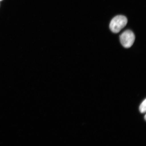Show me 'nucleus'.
<instances>
[{
    "label": "nucleus",
    "instance_id": "nucleus-5",
    "mask_svg": "<svg viewBox=\"0 0 146 146\" xmlns=\"http://www.w3.org/2000/svg\"><path fill=\"white\" fill-rule=\"evenodd\" d=\"M2 1V0H0V1Z\"/></svg>",
    "mask_w": 146,
    "mask_h": 146
},
{
    "label": "nucleus",
    "instance_id": "nucleus-4",
    "mask_svg": "<svg viewBox=\"0 0 146 146\" xmlns=\"http://www.w3.org/2000/svg\"><path fill=\"white\" fill-rule=\"evenodd\" d=\"M145 120H146V115L145 116Z\"/></svg>",
    "mask_w": 146,
    "mask_h": 146
},
{
    "label": "nucleus",
    "instance_id": "nucleus-2",
    "mask_svg": "<svg viewBox=\"0 0 146 146\" xmlns=\"http://www.w3.org/2000/svg\"><path fill=\"white\" fill-rule=\"evenodd\" d=\"M135 35L129 30L125 31L120 36L121 44L125 48H129L132 46L135 40Z\"/></svg>",
    "mask_w": 146,
    "mask_h": 146
},
{
    "label": "nucleus",
    "instance_id": "nucleus-3",
    "mask_svg": "<svg viewBox=\"0 0 146 146\" xmlns=\"http://www.w3.org/2000/svg\"><path fill=\"white\" fill-rule=\"evenodd\" d=\"M146 100H144V101L142 102L141 104L140 105L139 108L140 112L142 113L145 112L146 111Z\"/></svg>",
    "mask_w": 146,
    "mask_h": 146
},
{
    "label": "nucleus",
    "instance_id": "nucleus-1",
    "mask_svg": "<svg viewBox=\"0 0 146 146\" xmlns=\"http://www.w3.org/2000/svg\"><path fill=\"white\" fill-rule=\"evenodd\" d=\"M127 23V18L125 16H117L111 20L110 28L112 32L117 33L126 25Z\"/></svg>",
    "mask_w": 146,
    "mask_h": 146
}]
</instances>
